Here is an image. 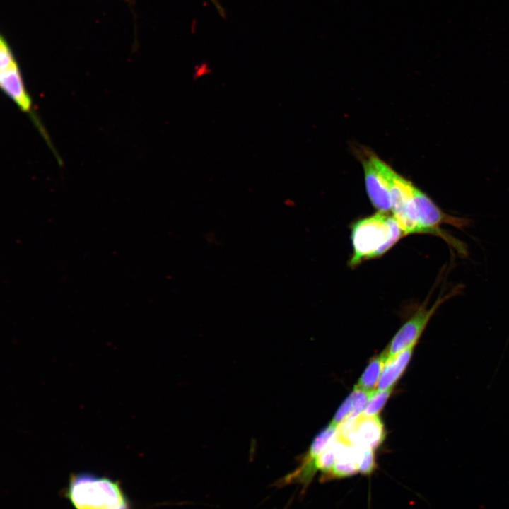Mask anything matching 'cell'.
I'll return each instance as SVG.
<instances>
[{
    "mask_svg": "<svg viewBox=\"0 0 509 509\" xmlns=\"http://www.w3.org/2000/svg\"><path fill=\"white\" fill-rule=\"evenodd\" d=\"M457 293V291L452 290L444 296H440L430 308L427 307L426 303L421 305L392 338L389 349L386 351L387 360L394 358L408 348L415 346L437 310L446 300Z\"/></svg>",
    "mask_w": 509,
    "mask_h": 509,
    "instance_id": "cell-4",
    "label": "cell"
},
{
    "mask_svg": "<svg viewBox=\"0 0 509 509\" xmlns=\"http://www.w3.org/2000/svg\"><path fill=\"white\" fill-rule=\"evenodd\" d=\"M414 348V346H411L387 360L378 383L377 390H385L393 387L409 363Z\"/></svg>",
    "mask_w": 509,
    "mask_h": 509,
    "instance_id": "cell-8",
    "label": "cell"
},
{
    "mask_svg": "<svg viewBox=\"0 0 509 509\" xmlns=\"http://www.w3.org/2000/svg\"><path fill=\"white\" fill-rule=\"evenodd\" d=\"M66 494L74 509H130L119 483L107 477L73 475Z\"/></svg>",
    "mask_w": 509,
    "mask_h": 509,
    "instance_id": "cell-2",
    "label": "cell"
},
{
    "mask_svg": "<svg viewBox=\"0 0 509 509\" xmlns=\"http://www.w3.org/2000/svg\"><path fill=\"white\" fill-rule=\"evenodd\" d=\"M338 427L330 424L322 431L314 439L305 455L303 464L312 462L325 448H327L337 437Z\"/></svg>",
    "mask_w": 509,
    "mask_h": 509,
    "instance_id": "cell-10",
    "label": "cell"
},
{
    "mask_svg": "<svg viewBox=\"0 0 509 509\" xmlns=\"http://www.w3.org/2000/svg\"><path fill=\"white\" fill-rule=\"evenodd\" d=\"M375 465L374 450L366 449L359 466V473L365 475L370 474L375 469Z\"/></svg>",
    "mask_w": 509,
    "mask_h": 509,
    "instance_id": "cell-13",
    "label": "cell"
},
{
    "mask_svg": "<svg viewBox=\"0 0 509 509\" xmlns=\"http://www.w3.org/2000/svg\"><path fill=\"white\" fill-rule=\"evenodd\" d=\"M0 85L5 93L22 111L28 112L30 110L31 100L25 90L16 61L0 69Z\"/></svg>",
    "mask_w": 509,
    "mask_h": 509,
    "instance_id": "cell-7",
    "label": "cell"
},
{
    "mask_svg": "<svg viewBox=\"0 0 509 509\" xmlns=\"http://www.w3.org/2000/svg\"><path fill=\"white\" fill-rule=\"evenodd\" d=\"M387 361L386 351L373 358L354 387L365 391L375 390Z\"/></svg>",
    "mask_w": 509,
    "mask_h": 509,
    "instance_id": "cell-9",
    "label": "cell"
},
{
    "mask_svg": "<svg viewBox=\"0 0 509 509\" xmlns=\"http://www.w3.org/2000/svg\"><path fill=\"white\" fill-rule=\"evenodd\" d=\"M389 188L392 215L405 236L419 234L414 200L416 186L392 169L389 175Z\"/></svg>",
    "mask_w": 509,
    "mask_h": 509,
    "instance_id": "cell-3",
    "label": "cell"
},
{
    "mask_svg": "<svg viewBox=\"0 0 509 509\" xmlns=\"http://www.w3.org/2000/svg\"><path fill=\"white\" fill-rule=\"evenodd\" d=\"M343 423L338 431L339 436L355 447L375 450L385 439L384 425L378 415L368 416L362 414Z\"/></svg>",
    "mask_w": 509,
    "mask_h": 509,
    "instance_id": "cell-5",
    "label": "cell"
},
{
    "mask_svg": "<svg viewBox=\"0 0 509 509\" xmlns=\"http://www.w3.org/2000/svg\"><path fill=\"white\" fill-rule=\"evenodd\" d=\"M392 389L393 387L385 390H375L363 414L368 416L378 415L388 399Z\"/></svg>",
    "mask_w": 509,
    "mask_h": 509,
    "instance_id": "cell-11",
    "label": "cell"
},
{
    "mask_svg": "<svg viewBox=\"0 0 509 509\" xmlns=\"http://www.w3.org/2000/svg\"><path fill=\"white\" fill-rule=\"evenodd\" d=\"M365 185L373 206L379 212H391L389 175L392 168L377 156L363 162Z\"/></svg>",
    "mask_w": 509,
    "mask_h": 509,
    "instance_id": "cell-6",
    "label": "cell"
},
{
    "mask_svg": "<svg viewBox=\"0 0 509 509\" xmlns=\"http://www.w3.org/2000/svg\"><path fill=\"white\" fill-rule=\"evenodd\" d=\"M354 402V393L352 392L349 396L341 404L337 411L336 412L331 423L339 427L344 421H346L351 416Z\"/></svg>",
    "mask_w": 509,
    "mask_h": 509,
    "instance_id": "cell-12",
    "label": "cell"
},
{
    "mask_svg": "<svg viewBox=\"0 0 509 509\" xmlns=\"http://www.w3.org/2000/svg\"><path fill=\"white\" fill-rule=\"evenodd\" d=\"M350 228L352 253L349 266L351 268L382 257L405 236L392 215L379 211L355 221Z\"/></svg>",
    "mask_w": 509,
    "mask_h": 509,
    "instance_id": "cell-1",
    "label": "cell"
}]
</instances>
